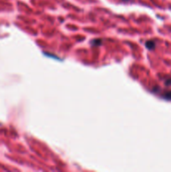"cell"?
Masks as SVG:
<instances>
[{
	"label": "cell",
	"instance_id": "1",
	"mask_svg": "<svg viewBox=\"0 0 171 172\" xmlns=\"http://www.w3.org/2000/svg\"><path fill=\"white\" fill-rule=\"evenodd\" d=\"M145 46L148 49H149V50H153V49H154V47H155V42L153 41V40H148V41L146 42Z\"/></svg>",
	"mask_w": 171,
	"mask_h": 172
},
{
	"label": "cell",
	"instance_id": "2",
	"mask_svg": "<svg viewBox=\"0 0 171 172\" xmlns=\"http://www.w3.org/2000/svg\"><path fill=\"white\" fill-rule=\"evenodd\" d=\"M163 97L167 100H171V91H167L164 93Z\"/></svg>",
	"mask_w": 171,
	"mask_h": 172
},
{
	"label": "cell",
	"instance_id": "3",
	"mask_svg": "<svg viewBox=\"0 0 171 172\" xmlns=\"http://www.w3.org/2000/svg\"><path fill=\"white\" fill-rule=\"evenodd\" d=\"M165 84L167 86H170L171 85V78H168L165 81Z\"/></svg>",
	"mask_w": 171,
	"mask_h": 172
}]
</instances>
